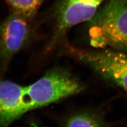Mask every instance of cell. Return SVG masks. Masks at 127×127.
<instances>
[{
  "label": "cell",
  "instance_id": "obj_7",
  "mask_svg": "<svg viewBox=\"0 0 127 127\" xmlns=\"http://www.w3.org/2000/svg\"><path fill=\"white\" fill-rule=\"evenodd\" d=\"M67 127H101L105 122L96 114L88 112L77 113L69 118L66 121Z\"/></svg>",
  "mask_w": 127,
  "mask_h": 127
},
{
  "label": "cell",
  "instance_id": "obj_6",
  "mask_svg": "<svg viewBox=\"0 0 127 127\" xmlns=\"http://www.w3.org/2000/svg\"><path fill=\"white\" fill-rule=\"evenodd\" d=\"M26 19L13 12L0 25V56L7 61L26 44L30 34Z\"/></svg>",
  "mask_w": 127,
  "mask_h": 127
},
{
  "label": "cell",
  "instance_id": "obj_4",
  "mask_svg": "<svg viewBox=\"0 0 127 127\" xmlns=\"http://www.w3.org/2000/svg\"><path fill=\"white\" fill-rule=\"evenodd\" d=\"M106 0H62L57 11L58 36L79 23L89 21Z\"/></svg>",
  "mask_w": 127,
  "mask_h": 127
},
{
  "label": "cell",
  "instance_id": "obj_2",
  "mask_svg": "<svg viewBox=\"0 0 127 127\" xmlns=\"http://www.w3.org/2000/svg\"><path fill=\"white\" fill-rule=\"evenodd\" d=\"M83 89L81 83L68 71L55 68L33 84L25 86V96L31 111L77 94Z\"/></svg>",
  "mask_w": 127,
  "mask_h": 127
},
{
  "label": "cell",
  "instance_id": "obj_5",
  "mask_svg": "<svg viewBox=\"0 0 127 127\" xmlns=\"http://www.w3.org/2000/svg\"><path fill=\"white\" fill-rule=\"evenodd\" d=\"M29 111L25 86L3 79L0 74V127H6Z\"/></svg>",
  "mask_w": 127,
  "mask_h": 127
},
{
  "label": "cell",
  "instance_id": "obj_1",
  "mask_svg": "<svg viewBox=\"0 0 127 127\" xmlns=\"http://www.w3.org/2000/svg\"><path fill=\"white\" fill-rule=\"evenodd\" d=\"M90 44L127 51V0H108L89 21Z\"/></svg>",
  "mask_w": 127,
  "mask_h": 127
},
{
  "label": "cell",
  "instance_id": "obj_3",
  "mask_svg": "<svg viewBox=\"0 0 127 127\" xmlns=\"http://www.w3.org/2000/svg\"><path fill=\"white\" fill-rule=\"evenodd\" d=\"M70 52L107 81L127 92V54L109 48L96 50L71 48Z\"/></svg>",
  "mask_w": 127,
  "mask_h": 127
}]
</instances>
